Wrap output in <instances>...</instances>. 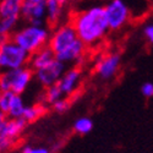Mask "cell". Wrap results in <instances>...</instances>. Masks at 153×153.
<instances>
[{
    "label": "cell",
    "mask_w": 153,
    "mask_h": 153,
    "mask_svg": "<svg viewBox=\"0 0 153 153\" xmlns=\"http://www.w3.org/2000/svg\"><path fill=\"white\" fill-rule=\"evenodd\" d=\"M86 45H94L100 42L110 31L105 16V9L102 5H93L76 15L71 22Z\"/></svg>",
    "instance_id": "cell-1"
},
{
    "label": "cell",
    "mask_w": 153,
    "mask_h": 153,
    "mask_svg": "<svg viewBox=\"0 0 153 153\" xmlns=\"http://www.w3.org/2000/svg\"><path fill=\"white\" fill-rule=\"evenodd\" d=\"M49 38V30L43 23H27L17 28L11 36V39L30 54L47 47Z\"/></svg>",
    "instance_id": "cell-2"
},
{
    "label": "cell",
    "mask_w": 153,
    "mask_h": 153,
    "mask_svg": "<svg viewBox=\"0 0 153 153\" xmlns=\"http://www.w3.org/2000/svg\"><path fill=\"white\" fill-rule=\"evenodd\" d=\"M31 54L22 49L11 37H0V66L4 71L28 66Z\"/></svg>",
    "instance_id": "cell-3"
},
{
    "label": "cell",
    "mask_w": 153,
    "mask_h": 153,
    "mask_svg": "<svg viewBox=\"0 0 153 153\" xmlns=\"http://www.w3.org/2000/svg\"><path fill=\"white\" fill-rule=\"evenodd\" d=\"M34 77V71L30 66L21 69L4 71L0 79V91L1 92H14L22 94L28 88L32 79Z\"/></svg>",
    "instance_id": "cell-4"
},
{
    "label": "cell",
    "mask_w": 153,
    "mask_h": 153,
    "mask_svg": "<svg viewBox=\"0 0 153 153\" xmlns=\"http://www.w3.org/2000/svg\"><path fill=\"white\" fill-rule=\"evenodd\" d=\"M80 39L79 34L76 32L72 23H62L60 26L55 27L53 33L50 34L48 45L52 48L55 55L60 54L70 45H72L76 41Z\"/></svg>",
    "instance_id": "cell-5"
},
{
    "label": "cell",
    "mask_w": 153,
    "mask_h": 153,
    "mask_svg": "<svg viewBox=\"0 0 153 153\" xmlns=\"http://www.w3.org/2000/svg\"><path fill=\"white\" fill-rule=\"evenodd\" d=\"M105 16L111 31H118L124 27L130 17V10L123 0H110L104 5Z\"/></svg>",
    "instance_id": "cell-6"
},
{
    "label": "cell",
    "mask_w": 153,
    "mask_h": 153,
    "mask_svg": "<svg viewBox=\"0 0 153 153\" xmlns=\"http://www.w3.org/2000/svg\"><path fill=\"white\" fill-rule=\"evenodd\" d=\"M66 70V64L60 61L59 59H55L49 65L34 71V77L41 86L48 88L53 85H56Z\"/></svg>",
    "instance_id": "cell-7"
},
{
    "label": "cell",
    "mask_w": 153,
    "mask_h": 153,
    "mask_svg": "<svg viewBox=\"0 0 153 153\" xmlns=\"http://www.w3.org/2000/svg\"><path fill=\"white\" fill-rule=\"evenodd\" d=\"M21 17L27 23H43L47 19V4L45 1H30L23 0L21 7Z\"/></svg>",
    "instance_id": "cell-8"
},
{
    "label": "cell",
    "mask_w": 153,
    "mask_h": 153,
    "mask_svg": "<svg viewBox=\"0 0 153 153\" xmlns=\"http://www.w3.org/2000/svg\"><path fill=\"white\" fill-rule=\"evenodd\" d=\"M121 59L118 54H107L97 60L96 62V74L103 80H109L117 75L119 68H120Z\"/></svg>",
    "instance_id": "cell-9"
},
{
    "label": "cell",
    "mask_w": 153,
    "mask_h": 153,
    "mask_svg": "<svg viewBox=\"0 0 153 153\" xmlns=\"http://www.w3.org/2000/svg\"><path fill=\"white\" fill-rule=\"evenodd\" d=\"M27 121L22 118L19 119H7L5 115H1L0 119V137L9 138L12 142H15L20 137V135L26 129Z\"/></svg>",
    "instance_id": "cell-10"
},
{
    "label": "cell",
    "mask_w": 153,
    "mask_h": 153,
    "mask_svg": "<svg viewBox=\"0 0 153 153\" xmlns=\"http://www.w3.org/2000/svg\"><path fill=\"white\" fill-rule=\"evenodd\" d=\"M80 81H81V70L79 68H71L65 71V74L62 75V77L58 82V85L61 88L64 96H71L77 91Z\"/></svg>",
    "instance_id": "cell-11"
},
{
    "label": "cell",
    "mask_w": 153,
    "mask_h": 153,
    "mask_svg": "<svg viewBox=\"0 0 153 153\" xmlns=\"http://www.w3.org/2000/svg\"><path fill=\"white\" fill-rule=\"evenodd\" d=\"M86 44L81 41L77 39L72 45H70L68 49H65L64 52L56 55V59L60 61L65 62V64H75V62H80L86 53Z\"/></svg>",
    "instance_id": "cell-12"
},
{
    "label": "cell",
    "mask_w": 153,
    "mask_h": 153,
    "mask_svg": "<svg viewBox=\"0 0 153 153\" xmlns=\"http://www.w3.org/2000/svg\"><path fill=\"white\" fill-rule=\"evenodd\" d=\"M56 59V55L55 53L52 50L49 45L37 50L36 53L31 54V58H30V62H28V66L33 70V71H37L39 70L47 65H49L52 61H54Z\"/></svg>",
    "instance_id": "cell-13"
},
{
    "label": "cell",
    "mask_w": 153,
    "mask_h": 153,
    "mask_svg": "<svg viewBox=\"0 0 153 153\" xmlns=\"http://www.w3.org/2000/svg\"><path fill=\"white\" fill-rule=\"evenodd\" d=\"M9 109H7V114L6 117L10 119H19L22 118L25 109H26V104L21 97V94L14 93L9 91Z\"/></svg>",
    "instance_id": "cell-14"
},
{
    "label": "cell",
    "mask_w": 153,
    "mask_h": 153,
    "mask_svg": "<svg viewBox=\"0 0 153 153\" xmlns=\"http://www.w3.org/2000/svg\"><path fill=\"white\" fill-rule=\"evenodd\" d=\"M23 0H1L0 19H22L21 7Z\"/></svg>",
    "instance_id": "cell-15"
},
{
    "label": "cell",
    "mask_w": 153,
    "mask_h": 153,
    "mask_svg": "<svg viewBox=\"0 0 153 153\" xmlns=\"http://www.w3.org/2000/svg\"><path fill=\"white\" fill-rule=\"evenodd\" d=\"M68 0H47V21L52 25H55L60 21L62 16L64 6Z\"/></svg>",
    "instance_id": "cell-16"
},
{
    "label": "cell",
    "mask_w": 153,
    "mask_h": 153,
    "mask_svg": "<svg viewBox=\"0 0 153 153\" xmlns=\"http://www.w3.org/2000/svg\"><path fill=\"white\" fill-rule=\"evenodd\" d=\"M74 131L79 135H87L90 134L93 129V121L87 118V117H81L79 119H76L74 123Z\"/></svg>",
    "instance_id": "cell-17"
},
{
    "label": "cell",
    "mask_w": 153,
    "mask_h": 153,
    "mask_svg": "<svg viewBox=\"0 0 153 153\" xmlns=\"http://www.w3.org/2000/svg\"><path fill=\"white\" fill-rule=\"evenodd\" d=\"M44 114V108L42 105H27L22 115V119L27 123H33L38 120Z\"/></svg>",
    "instance_id": "cell-18"
},
{
    "label": "cell",
    "mask_w": 153,
    "mask_h": 153,
    "mask_svg": "<svg viewBox=\"0 0 153 153\" xmlns=\"http://www.w3.org/2000/svg\"><path fill=\"white\" fill-rule=\"evenodd\" d=\"M64 97V93L61 91V88L59 87V85H53L48 88H45V93H44V99L47 103L49 104H54L56 100L61 99Z\"/></svg>",
    "instance_id": "cell-19"
},
{
    "label": "cell",
    "mask_w": 153,
    "mask_h": 153,
    "mask_svg": "<svg viewBox=\"0 0 153 153\" xmlns=\"http://www.w3.org/2000/svg\"><path fill=\"white\" fill-rule=\"evenodd\" d=\"M52 107H53V109L56 111V113H65L68 109H69V107H70V103H69V100L66 99V98H61V99H59V100H56L54 104H52Z\"/></svg>",
    "instance_id": "cell-20"
},
{
    "label": "cell",
    "mask_w": 153,
    "mask_h": 153,
    "mask_svg": "<svg viewBox=\"0 0 153 153\" xmlns=\"http://www.w3.org/2000/svg\"><path fill=\"white\" fill-rule=\"evenodd\" d=\"M7 109H9V93L1 92V96H0V113H1V115L6 117Z\"/></svg>",
    "instance_id": "cell-21"
},
{
    "label": "cell",
    "mask_w": 153,
    "mask_h": 153,
    "mask_svg": "<svg viewBox=\"0 0 153 153\" xmlns=\"http://www.w3.org/2000/svg\"><path fill=\"white\" fill-rule=\"evenodd\" d=\"M21 153H52L47 147H32V146H25L21 149Z\"/></svg>",
    "instance_id": "cell-22"
},
{
    "label": "cell",
    "mask_w": 153,
    "mask_h": 153,
    "mask_svg": "<svg viewBox=\"0 0 153 153\" xmlns=\"http://www.w3.org/2000/svg\"><path fill=\"white\" fill-rule=\"evenodd\" d=\"M141 93L146 98H152L153 97V83L152 82H145L141 86Z\"/></svg>",
    "instance_id": "cell-23"
},
{
    "label": "cell",
    "mask_w": 153,
    "mask_h": 153,
    "mask_svg": "<svg viewBox=\"0 0 153 153\" xmlns=\"http://www.w3.org/2000/svg\"><path fill=\"white\" fill-rule=\"evenodd\" d=\"M143 36L146 37V39L153 44V23H148L143 28Z\"/></svg>",
    "instance_id": "cell-24"
},
{
    "label": "cell",
    "mask_w": 153,
    "mask_h": 153,
    "mask_svg": "<svg viewBox=\"0 0 153 153\" xmlns=\"http://www.w3.org/2000/svg\"><path fill=\"white\" fill-rule=\"evenodd\" d=\"M30 1H36V3H39V1H47V0H30Z\"/></svg>",
    "instance_id": "cell-25"
}]
</instances>
